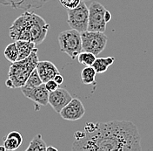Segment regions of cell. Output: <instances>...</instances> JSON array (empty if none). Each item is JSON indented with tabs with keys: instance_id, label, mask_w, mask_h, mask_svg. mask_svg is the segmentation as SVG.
<instances>
[{
	"instance_id": "1",
	"label": "cell",
	"mask_w": 153,
	"mask_h": 151,
	"mask_svg": "<svg viewBox=\"0 0 153 151\" xmlns=\"http://www.w3.org/2000/svg\"><path fill=\"white\" fill-rule=\"evenodd\" d=\"M72 150H141V136L137 126L129 121L89 122L84 131L74 134Z\"/></svg>"
},
{
	"instance_id": "2",
	"label": "cell",
	"mask_w": 153,
	"mask_h": 151,
	"mask_svg": "<svg viewBox=\"0 0 153 151\" xmlns=\"http://www.w3.org/2000/svg\"><path fill=\"white\" fill-rule=\"evenodd\" d=\"M38 52V49L36 48L27 58L11 63L8 72V79L12 82L13 88L25 85L29 76L37 68L39 61Z\"/></svg>"
},
{
	"instance_id": "3",
	"label": "cell",
	"mask_w": 153,
	"mask_h": 151,
	"mask_svg": "<svg viewBox=\"0 0 153 151\" xmlns=\"http://www.w3.org/2000/svg\"><path fill=\"white\" fill-rule=\"evenodd\" d=\"M58 43L60 50L72 59H76L78 54L83 51L81 32L75 29L60 32L58 35Z\"/></svg>"
},
{
	"instance_id": "4",
	"label": "cell",
	"mask_w": 153,
	"mask_h": 151,
	"mask_svg": "<svg viewBox=\"0 0 153 151\" xmlns=\"http://www.w3.org/2000/svg\"><path fill=\"white\" fill-rule=\"evenodd\" d=\"M111 19V14L98 2H93L89 6L88 30L91 32H105L106 25Z\"/></svg>"
},
{
	"instance_id": "5",
	"label": "cell",
	"mask_w": 153,
	"mask_h": 151,
	"mask_svg": "<svg viewBox=\"0 0 153 151\" xmlns=\"http://www.w3.org/2000/svg\"><path fill=\"white\" fill-rule=\"evenodd\" d=\"M27 16L30 41L38 46L46 38L50 25L42 17L34 12L27 11Z\"/></svg>"
},
{
	"instance_id": "6",
	"label": "cell",
	"mask_w": 153,
	"mask_h": 151,
	"mask_svg": "<svg viewBox=\"0 0 153 151\" xmlns=\"http://www.w3.org/2000/svg\"><path fill=\"white\" fill-rule=\"evenodd\" d=\"M83 51L90 52L97 56L101 53L107 45L108 38L104 32L85 31L81 32Z\"/></svg>"
},
{
	"instance_id": "7",
	"label": "cell",
	"mask_w": 153,
	"mask_h": 151,
	"mask_svg": "<svg viewBox=\"0 0 153 151\" xmlns=\"http://www.w3.org/2000/svg\"><path fill=\"white\" fill-rule=\"evenodd\" d=\"M89 23V7L85 2L72 10H67V24L71 29H75L79 32L88 30Z\"/></svg>"
},
{
	"instance_id": "8",
	"label": "cell",
	"mask_w": 153,
	"mask_h": 151,
	"mask_svg": "<svg viewBox=\"0 0 153 151\" xmlns=\"http://www.w3.org/2000/svg\"><path fill=\"white\" fill-rule=\"evenodd\" d=\"M10 37L11 39L17 40H26L30 41V36L28 28V17L27 11L20 15L18 19L14 20L10 27Z\"/></svg>"
},
{
	"instance_id": "9",
	"label": "cell",
	"mask_w": 153,
	"mask_h": 151,
	"mask_svg": "<svg viewBox=\"0 0 153 151\" xmlns=\"http://www.w3.org/2000/svg\"><path fill=\"white\" fill-rule=\"evenodd\" d=\"M21 91L25 97L33 101L35 103L39 104L41 106H46L49 104L50 92L47 90L45 83L33 87L23 86H21Z\"/></svg>"
},
{
	"instance_id": "10",
	"label": "cell",
	"mask_w": 153,
	"mask_h": 151,
	"mask_svg": "<svg viewBox=\"0 0 153 151\" xmlns=\"http://www.w3.org/2000/svg\"><path fill=\"white\" fill-rule=\"evenodd\" d=\"M59 113L63 119L74 122L81 119L85 115V108L83 102L78 98H72V100L67 104Z\"/></svg>"
},
{
	"instance_id": "11",
	"label": "cell",
	"mask_w": 153,
	"mask_h": 151,
	"mask_svg": "<svg viewBox=\"0 0 153 151\" xmlns=\"http://www.w3.org/2000/svg\"><path fill=\"white\" fill-rule=\"evenodd\" d=\"M72 100V96L66 89L58 87L57 90L51 92L49 95V104L55 110V112L60 113L61 110Z\"/></svg>"
},
{
	"instance_id": "12",
	"label": "cell",
	"mask_w": 153,
	"mask_h": 151,
	"mask_svg": "<svg viewBox=\"0 0 153 151\" xmlns=\"http://www.w3.org/2000/svg\"><path fill=\"white\" fill-rule=\"evenodd\" d=\"M48 0H0V5L12 8L30 11L41 8Z\"/></svg>"
},
{
	"instance_id": "13",
	"label": "cell",
	"mask_w": 153,
	"mask_h": 151,
	"mask_svg": "<svg viewBox=\"0 0 153 151\" xmlns=\"http://www.w3.org/2000/svg\"><path fill=\"white\" fill-rule=\"evenodd\" d=\"M37 71L44 83L50 80H53L54 77L59 74L57 67L52 62L48 60L38 61L37 66Z\"/></svg>"
},
{
	"instance_id": "14",
	"label": "cell",
	"mask_w": 153,
	"mask_h": 151,
	"mask_svg": "<svg viewBox=\"0 0 153 151\" xmlns=\"http://www.w3.org/2000/svg\"><path fill=\"white\" fill-rule=\"evenodd\" d=\"M22 143H23L22 134L18 131H11L6 135L3 145L5 147L6 150L11 151L18 149Z\"/></svg>"
},
{
	"instance_id": "15",
	"label": "cell",
	"mask_w": 153,
	"mask_h": 151,
	"mask_svg": "<svg viewBox=\"0 0 153 151\" xmlns=\"http://www.w3.org/2000/svg\"><path fill=\"white\" fill-rule=\"evenodd\" d=\"M19 50V60L24 59L31 54V53L36 49V44L31 41L26 40H17L15 41Z\"/></svg>"
},
{
	"instance_id": "16",
	"label": "cell",
	"mask_w": 153,
	"mask_h": 151,
	"mask_svg": "<svg viewBox=\"0 0 153 151\" xmlns=\"http://www.w3.org/2000/svg\"><path fill=\"white\" fill-rule=\"evenodd\" d=\"M115 61L114 57L97 58L92 66L94 67L97 74H104L107 71L109 66H111Z\"/></svg>"
},
{
	"instance_id": "17",
	"label": "cell",
	"mask_w": 153,
	"mask_h": 151,
	"mask_svg": "<svg viewBox=\"0 0 153 151\" xmlns=\"http://www.w3.org/2000/svg\"><path fill=\"white\" fill-rule=\"evenodd\" d=\"M96 74L97 72L94 67L91 66H85L81 72V81L85 85H92L96 82Z\"/></svg>"
},
{
	"instance_id": "18",
	"label": "cell",
	"mask_w": 153,
	"mask_h": 151,
	"mask_svg": "<svg viewBox=\"0 0 153 151\" xmlns=\"http://www.w3.org/2000/svg\"><path fill=\"white\" fill-rule=\"evenodd\" d=\"M47 146L45 142L43 140L42 135L38 134L33 137L31 142H30L26 151H46Z\"/></svg>"
},
{
	"instance_id": "19",
	"label": "cell",
	"mask_w": 153,
	"mask_h": 151,
	"mask_svg": "<svg viewBox=\"0 0 153 151\" xmlns=\"http://www.w3.org/2000/svg\"><path fill=\"white\" fill-rule=\"evenodd\" d=\"M4 54V57L6 58V59L11 63L19 60V50L17 47L16 42L9 44L6 47Z\"/></svg>"
},
{
	"instance_id": "20",
	"label": "cell",
	"mask_w": 153,
	"mask_h": 151,
	"mask_svg": "<svg viewBox=\"0 0 153 151\" xmlns=\"http://www.w3.org/2000/svg\"><path fill=\"white\" fill-rule=\"evenodd\" d=\"M97 56L94 53L86 52V51H82L78 56H77V60L80 64L84 65L85 66H91L93 63L95 62Z\"/></svg>"
},
{
	"instance_id": "21",
	"label": "cell",
	"mask_w": 153,
	"mask_h": 151,
	"mask_svg": "<svg viewBox=\"0 0 153 151\" xmlns=\"http://www.w3.org/2000/svg\"><path fill=\"white\" fill-rule=\"evenodd\" d=\"M44 82L42 81L40 76L38 74L37 68L30 74V75L29 76V78L27 79L25 86H28V87H33V86H38L43 84Z\"/></svg>"
},
{
	"instance_id": "22",
	"label": "cell",
	"mask_w": 153,
	"mask_h": 151,
	"mask_svg": "<svg viewBox=\"0 0 153 151\" xmlns=\"http://www.w3.org/2000/svg\"><path fill=\"white\" fill-rule=\"evenodd\" d=\"M59 2L64 8H65L66 10H72L76 8L82 1L81 0H59Z\"/></svg>"
},
{
	"instance_id": "23",
	"label": "cell",
	"mask_w": 153,
	"mask_h": 151,
	"mask_svg": "<svg viewBox=\"0 0 153 151\" xmlns=\"http://www.w3.org/2000/svg\"><path fill=\"white\" fill-rule=\"evenodd\" d=\"M45 86H46L47 90L50 93L57 90V88L59 87V85L57 84L54 80H48L47 82H45Z\"/></svg>"
},
{
	"instance_id": "24",
	"label": "cell",
	"mask_w": 153,
	"mask_h": 151,
	"mask_svg": "<svg viewBox=\"0 0 153 151\" xmlns=\"http://www.w3.org/2000/svg\"><path fill=\"white\" fill-rule=\"evenodd\" d=\"M53 80H55V81H56V82H57V84H58L59 86L61 85V84L64 82V77L60 74V73H59L58 74H57V75L55 76Z\"/></svg>"
},
{
	"instance_id": "25",
	"label": "cell",
	"mask_w": 153,
	"mask_h": 151,
	"mask_svg": "<svg viewBox=\"0 0 153 151\" xmlns=\"http://www.w3.org/2000/svg\"><path fill=\"white\" fill-rule=\"evenodd\" d=\"M51 150L57 151V149L54 148V147H47V149H46V151H51Z\"/></svg>"
},
{
	"instance_id": "26",
	"label": "cell",
	"mask_w": 153,
	"mask_h": 151,
	"mask_svg": "<svg viewBox=\"0 0 153 151\" xmlns=\"http://www.w3.org/2000/svg\"><path fill=\"white\" fill-rule=\"evenodd\" d=\"M0 151H6V149H5V147L4 145L0 146Z\"/></svg>"
}]
</instances>
